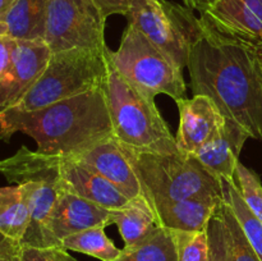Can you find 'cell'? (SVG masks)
Listing matches in <instances>:
<instances>
[{"mask_svg": "<svg viewBox=\"0 0 262 261\" xmlns=\"http://www.w3.org/2000/svg\"><path fill=\"white\" fill-rule=\"evenodd\" d=\"M187 68L194 95L209 96L225 119L262 138V54L223 35L204 17Z\"/></svg>", "mask_w": 262, "mask_h": 261, "instance_id": "cell-1", "label": "cell"}, {"mask_svg": "<svg viewBox=\"0 0 262 261\" xmlns=\"http://www.w3.org/2000/svg\"><path fill=\"white\" fill-rule=\"evenodd\" d=\"M22 132L37 143L38 153L76 156L112 137L113 125L104 83L89 92L32 112L0 113V140Z\"/></svg>", "mask_w": 262, "mask_h": 261, "instance_id": "cell-2", "label": "cell"}, {"mask_svg": "<svg viewBox=\"0 0 262 261\" xmlns=\"http://www.w3.org/2000/svg\"><path fill=\"white\" fill-rule=\"evenodd\" d=\"M104 90L113 135L120 145L143 153H181L155 99L138 90L117 71L110 58V49Z\"/></svg>", "mask_w": 262, "mask_h": 261, "instance_id": "cell-3", "label": "cell"}, {"mask_svg": "<svg viewBox=\"0 0 262 261\" xmlns=\"http://www.w3.org/2000/svg\"><path fill=\"white\" fill-rule=\"evenodd\" d=\"M120 147L151 205L222 196L219 177L210 173L193 155L143 153L122 145Z\"/></svg>", "mask_w": 262, "mask_h": 261, "instance_id": "cell-4", "label": "cell"}, {"mask_svg": "<svg viewBox=\"0 0 262 261\" xmlns=\"http://www.w3.org/2000/svg\"><path fill=\"white\" fill-rule=\"evenodd\" d=\"M109 48L69 49L51 53L46 68L10 109L32 112L100 87L105 82Z\"/></svg>", "mask_w": 262, "mask_h": 261, "instance_id": "cell-5", "label": "cell"}, {"mask_svg": "<svg viewBox=\"0 0 262 261\" xmlns=\"http://www.w3.org/2000/svg\"><path fill=\"white\" fill-rule=\"evenodd\" d=\"M61 156L48 155L22 146L13 156L0 160V173L8 182L20 184L27 197L31 222L22 246L46 248V224L59 193Z\"/></svg>", "mask_w": 262, "mask_h": 261, "instance_id": "cell-6", "label": "cell"}, {"mask_svg": "<svg viewBox=\"0 0 262 261\" xmlns=\"http://www.w3.org/2000/svg\"><path fill=\"white\" fill-rule=\"evenodd\" d=\"M110 58L117 71L148 96L155 99L156 95L164 94L174 101L186 99L182 69L130 23L118 50H110Z\"/></svg>", "mask_w": 262, "mask_h": 261, "instance_id": "cell-7", "label": "cell"}, {"mask_svg": "<svg viewBox=\"0 0 262 261\" xmlns=\"http://www.w3.org/2000/svg\"><path fill=\"white\" fill-rule=\"evenodd\" d=\"M127 18L179 68H186L192 44L202 30L193 10L168 0H132Z\"/></svg>", "mask_w": 262, "mask_h": 261, "instance_id": "cell-8", "label": "cell"}, {"mask_svg": "<svg viewBox=\"0 0 262 261\" xmlns=\"http://www.w3.org/2000/svg\"><path fill=\"white\" fill-rule=\"evenodd\" d=\"M105 18L92 0H48L43 41L51 53L106 48Z\"/></svg>", "mask_w": 262, "mask_h": 261, "instance_id": "cell-9", "label": "cell"}, {"mask_svg": "<svg viewBox=\"0 0 262 261\" xmlns=\"http://www.w3.org/2000/svg\"><path fill=\"white\" fill-rule=\"evenodd\" d=\"M110 224V210L63 189L46 224V248H61V241L68 235Z\"/></svg>", "mask_w": 262, "mask_h": 261, "instance_id": "cell-10", "label": "cell"}, {"mask_svg": "<svg viewBox=\"0 0 262 261\" xmlns=\"http://www.w3.org/2000/svg\"><path fill=\"white\" fill-rule=\"evenodd\" d=\"M51 50L45 41H15L10 68L0 81V113L14 106L46 68Z\"/></svg>", "mask_w": 262, "mask_h": 261, "instance_id": "cell-11", "label": "cell"}, {"mask_svg": "<svg viewBox=\"0 0 262 261\" xmlns=\"http://www.w3.org/2000/svg\"><path fill=\"white\" fill-rule=\"evenodd\" d=\"M201 15L223 35L262 54V0H220Z\"/></svg>", "mask_w": 262, "mask_h": 261, "instance_id": "cell-12", "label": "cell"}, {"mask_svg": "<svg viewBox=\"0 0 262 261\" xmlns=\"http://www.w3.org/2000/svg\"><path fill=\"white\" fill-rule=\"evenodd\" d=\"M179 110V127L176 141L178 150L194 155L224 123L225 118L209 96L193 95L192 99L176 101Z\"/></svg>", "mask_w": 262, "mask_h": 261, "instance_id": "cell-13", "label": "cell"}, {"mask_svg": "<svg viewBox=\"0 0 262 261\" xmlns=\"http://www.w3.org/2000/svg\"><path fill=\"white\" fill-rule=\"evenodd\" d=\"M71 158L104 177L129 200L142 194L140 179L114 136Z\"/></svg>", "mask_w": 262, "mask_h": 261, "instance_id": "cell-14", "label": "cell"}, {"mask_svg": "<svg viewBox=\"0 0 262 261\" xmlns=\"http://www.w3.org/2000/svg\"><path fill=\"white\" fill-rule=\"evenodd\" d=\"M59 170L64 191L78 194L105 209H120L129 201L114 184L71 156H61Z\"/></svg>", "mask_w": 262, "mask_h": 261, "instance_id": "cell-15", "label": "cell"}, {"mask_svg": "<svg viewBox=\"0 0 262 261\" xmlns=\"http://www.w3.org/2000/svg\"><path fill=\"white\" fill-rule=\"evenodd\" d=\"M248 138H251L250 135L239 124L225 119L193 156L210 173L234 181L241 151Z\"/></svg>", "mask_w": 262, "mask_h": 261, "instance_id": "cell-16", "label": "cell"}, {"mask_svg": "<svg viewBox=\"0 0 262 261\" xmlns=\"http://www.w3.org/2000/svg\"><path fill=\"white\" fill-rule=\"evenodd\" d=\"M222 200L223 196H202L152 206L161 227L174 232H202Z\"/></svg>", "mask_w": 262, "mask_h": 261, "instance_id": "cell-17", "label": "cell"}, {"mask_svg": "<svg viewBox=\"0 0 262 261\" xmlns=\"http://www.w3.org/2000/svg\"><path fill=\"white\" fill-rule=\"evenodd\" d=\"M110 222L118 227L125 246L141 242L161 227L155 209L143 193L120 209L110 210Z\"/></svg>", "mask_w": 262, "mask_h": 261, "instance_id": "cell-18", "label": "cell"}, {"mask_svg": "<svg viewBox=\"0 0 262 261\" xmlns=\"http://www.w3.org/2000/svg\"><path fill=\"white\" fill-rule=\"evenodd\" d=\"M48 0H17L5 17L8 36L14 40L43 41Z\"/></svg>", "mask_w": 262, "mask_h": 261, "instance_id": "cell-19", "label": "cell"}, {"mask_svg": "<svg viewBox=\"0 0 262 261\" xmlns=\"http://www.w3.org/2000/svg\"><path fill=\"white\" fill-rule=\"evenodd\" d=\"M30 222V206L22 186L0 187V232L22 242Z\"/></svg>", "mask_w": 262, "mask_h": 261, "instance_id": "cell-20", "label": "cell"}, {"mask_svg": "<svg viewBox=\"0 0 262 261\" xmlns=\"http://www.w3.org/2000/svg\"><path fill=\"white\" fill-rule=\"evenodd\" d=\"M114 261H178L173 230L159 227L141 242L124 246Z\"/></svg>", "mask_w": 262, "mask_h": 261, "instance_id": "cell-21", "label": "cell"}, {"mask_svg": "<svg viewBox=\"0 0 262 261\" xmlns=\"http://www.w3.org/2000/svg\"><path fill=\"white\" fill-rule=\"evenodd\" d=\"M61 248L84 253L101 261H114L122 252L106 235L105 227H94L68 235L61 241Z\"/></svg>", "mask_w": 262, "mask_h": 261, "instance_id": "cell-22", "label": "cell"}, {"mask_svg": "<svg viewBox=\"0 0 262 261\" xmlns=\"http://www.w3.org/2000/svg\"><path fill=\"white\" fill-rule=\"evenodd\" d=\"M220 186L223 200L232 209L253 250L262 261V223L248 209L234 181L220 178Z\"/></svg>", "mask_w": 262, "mask_h": 261, "instance_id": "cell-23", "label": "cell"}, {"mask_svg": "<svg viewBox=\"0 0 262 261\" xmlns=\"http://www.w3.org/2000/svg\"><path fill=\"white\" fill-rule=\"evenodd\" d=\"M222 215L225 227H227L228 241H229L233 261H261L248 241L247 235L243 232L239 222L233 214L232 209L225 204L224 200L222 202Z\"/></svg>", "mask_w": 262, "mask_h": 261, "instance_id": "cell-24", "label": "cell"}, {"mask_svg": "<svg viewBox=\"0 0 262 261\" xmlns=\"http://www.w3.org/2000/svg\"><path fill=\"white\" fill-rule=\"evenodd\" d=\"M234 183L237 184L248 209L262 223V183L260 177L239 161L235 168Z\"/></svg>", "mask_w": 262, "mask_h": 261, "instance_id": "cell-25", "label": "cell"}, {"mask_svg": "<svg viewBox=\"0 0 262 261\" xmlns=\"http://www.w3.org/2000/svg\"><path fill=\"white\" fill-rule=\"evenodd\" d=\"M222 202L217 205L206 228L207 240H209V260L207 261H233L229 241H228L227 227H225L222 215Z\"/></svg>", "mask_w": 262, "mask_h": 261, "instance_id": "cell-26", "label": "cell"}, {"mask_svg": "<svg viewBox=\"0 0 262 261\" xmlns=\"http://www.w3.org/2000/svg\"><path fill=\"white\" fill-rule=\"evenodd\" d=\"M178 261L209 260V240L207 232H174Z\"/></svg>", "mask_w": 262, "mask_h": 261, "instance_id": "cell-27", "label": "cell"}, {"mask_svg": "<svg viewBox=\"0 0 262 261\" xmlns=\"http://www.w3.org/2000/svg\"><path fill=\"white\" fill-rule=\"evenodd\" d=\"M20 261H61L59 248H41L22 246Z\"/></svg>", "mask_w": 262, "mask_h": 261, "instance_id": "cell-28", "label": "cell"}, {"mask_svg": "<svg viewBox=\"0 0 262 261\" xmlns=\"http://www.w3.org/2000/svg\"><path fill=\"white\" fill-rule=\"evenodd\" d=\"M106 19L113 14H122L127 17L132 0H92Z\"/></svg>", "mask_w": 262, "mask_h": 261, "instance_id": "cell-29", "label": "cell"}, {"mask_svg": "<svg viewBox=\"0 0 262 261\" xmlns=\"http://www.w3.org/2000/svg\"><path fill=\"white\" fill-rule=\"evenodd\" d=\"M15 41L17 40L10 36L0 35V81L4 78L10 68Z\"/></svg>", "mask_w": 262, "mask_h": 261, "instance_id": "cell-30", "label": "cell"}, {"mask_svg": "<svg viewBox=\"0 0 262 261\" xmlns=\"http://www.w3.org/2000/svg\"><path fill=\"white\" fill-rule=\"evenodd\" d=\"M22 243L12 240L0 232V253L2 255H20Z\"/></svg>", "mask_w": 262, "mask_h": 261, "instance_id": "cell-31", "label": "cell"}, {"mask_svg": "<svg viewBox=\"0 0 262 261\" xmlns=\"http://www.w3.org/2000/svg\"><path fill=\"white\" fill-rule=\"evenodd\" d=\"M217 2H220V0H183L187 8H189L191 10H197L201 14L214 7Z\"/></svg>", "mask_w": 262, "mask_h": 261, "instance_id": "cell-32", "label": "cell"}, {"mask_svg": "<svg viewBox=\"0 0 262 261\" xmlns=\"http://www.w3.org/2000/svg\"><path fill=\"white\" fill-rule=\"evenodd\" d=\"M15 2L17 0H0V22H4L5 17Z\"/></svg>", "mask_w": 262, "mask_h": 261, "instance_id": "cell-33", "label": "cell"}, {"mask_svg": "<svg viewBox=\"0 0 262 261\" xmlns=\"http://www.w3.org/2000/svg\"><path fill=\"white\" fill-rule=\"evenodd\" d=\"M59 255H60L61 261H78L77 258H74L73 256L69 255L68 251L63 250V248H59Z\"/></svg>", "mask_w": 262, "mask_h": 261, "instance_id": "cell-34", "label": "cell"}, {"mask_svg": "<svg viewBox=\"0 0 262 261\" xmlns=\"http://www.w3.org/2000/svg\"><path fill=\"white\" fill-rule=\"evenodd\" d=\"M0 261H20V255H2L0 253Z\"/></svg>", "mask_w": 262, "mask_h": 261, "instance_id": "cell-35", "label": "cell"}, {"mask_svg": "<svg viewBox=\"0 0 262 261\" xmlns=\"http://www.w3.org/2000/svg\"><path fill=\"white\" fill-rule=\"evenodd\" d=\"M0 35H8L7 25L4 22H0Z\"/></svg>", "mask_w": 262, "mask_h": 261, "instance_id": "cell-36", "label": "cell"}]
</instances>
